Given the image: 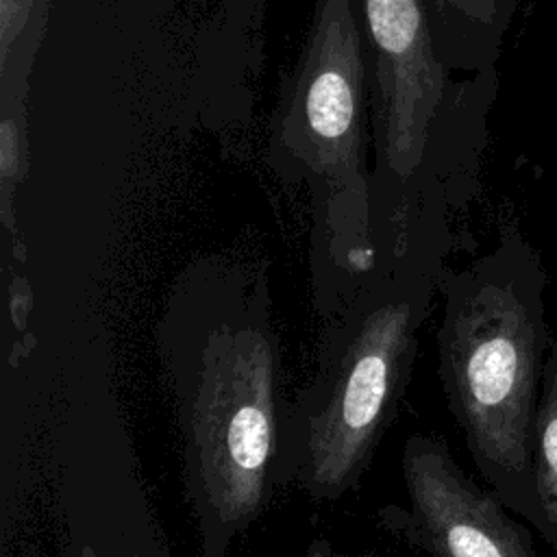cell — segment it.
Returning <instances> with one entry per match:
<instances>
[{
    "label": "cell",
    "instance_id": "7",
    "mask_svg": "<svg viewBox=\"0 0 557 557\" xmlns=\"http://www.w3.org/2000/svg\"><path fill=\"white\" fill-rule=\"evenodd\" d=\"M442 61L453 72L494 70L522 0H422Z\"/></svg>",
    "mask_w": 557,
    "mask_h": 557
},
{
    "label": "cell",
    "instance_id": "2",
    "mask_svg": "<svg viewBox=\"0 0 557 557\" xmlns=\"http://www.w3.org/2000/svg\"><path fill=\"white\" fill-rule=\"evenodd\" d=\"M453 218L446 205H426L374 222V265L326 320L313 374L285 400V487L335 503L370 470L413 374L420 331L455 246Z\"/></svg>",
    "mask_w": 557,
    "mask_h": 557
},
{
    "label": "cell",
    "instance_id": "8",
    "mask_svg": "<svg viewBox=\"0 0 557 557\" xmlns=\"http://www.w3.org/2000/svg\"><path fill=\"white\" fill-rule=\"evenodd\" d=\"M533 476L550 524L548 546L557 555V335H553L544 372L533 437Z\"/></svg>",
    "mask_w": 557,
    "mask_h": 557
},
{
    "label": "cell",
    "instance_id": "3",
    "mask_svg": "<svg viewBox=\"0 0 557 557\" xmlns=\"http://www.w3.org/2000/svg\"><path fill=\"white\" fill-rule=\"evenodd\" d=\"M548 272L513 218L494 246L446 268L435 333L437 376L474 468L548 544L550 524L533 476L542 372L550 346Z\"/></svg>",
    "mask_w": 557,
    "mask_h": 557
},
{
    "label": "cell",
    "instance_id": "9",
    "mask_svg": "<svg viewBox=\"0 0 557 557\" xmlns=\"http://www.w3.org/2000/svg\"><path fill=\"white\" fill-rule=\"evenodd\" d=\"M265 0H220V11L226 26L239 33L252 30L263 17Z\"/></svg>",
    "mask_w": 557,
    "mask_h": 557
},
{
    "label": "cell",
    "instance_id": "4",
    "mask_svg": "<svg viewBox=\"0 0 557 557\" xmlns=\"http://www.w3.org/2000/svg\"><path fill=\"white\" fill-rule=\"evenodd\" d=\"M370 87L355 0H313L311 22L283 76L265 159L311 202L313 302L329 320L374 265Z\"/></svg>",
    "mask_w": 557,
    "mask_h": 557
},
{
    "label": "cell",
    "instance_id": "1",
    "mask_svg": "<svg viewBox=\"0 0 557 557\" xmlns=\"http://www.w3.org/2000/svg\"><path fill=\"white\" fill-rule=\"evenodd\" d=\"M157 348L200 550L224 557L285 487L283 348L263 268L218 257L191 261L168 294Z\"/></svg>",
    "mask_w": 557,
    "mask_h": 557
},
{
    "label": "cell",
    "instance_id": "5",
    "mask_svg": "<svg viewBox=\"0 0 557 557\" xmlns=\"http://www.w3.org/2000/svg\"><path fill=\"white\" fill-rule=\"evenodd\" d=\"M372 128V222L429 200L459 213L476 194L498 70L453 78L422 0H355Z\"/></svg>",
    "mask_w": 557,
    "mask_h": 557
},
{
    "label": "cell",
    "instance_id": "6",
    "mask_svg": "<svg viewBox=\"0 0 557 557\" xmlns=\"http://www.w3.org/2000/svg\"><path fill=\"white\" fill-rule=\"evenodd\" d=\"M400 470L409 507L385 505L379 524L413 550L435 557H535L531 531L487 485H476L444 440L413 433Z\"/></svg>",
    "mask_w": 557,
    "mask_h": 557
}]
</instances>
